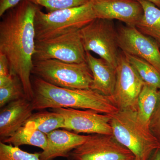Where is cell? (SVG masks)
<instances>
[{
  "label": "cell",
  "mask_w": 160,
  "mask_h": 160,
  "mask_svg": "<svg viewBox=\"0 0 160 160\" xmlns=\"http://www.w3.org/2000/svg\"><path fill=\"white\" fill-rule=\"evenodd\" d=\"M142 8V18L136 27L143 34L154 39L160 47V9L146 0H137Z\"/></svg>",
  "instance_id": "cell-16"
},
{
  "label": "cell",
  "mask_w": 160,
  "mask_h": 160,
  "mask_svg": "<svg viewBox=\"0 0 160 160\" xmlns=\"http://www.w3.org/2000/svg\"><path fill=\"white\" fill-rule=\"evenodd\" d=\"M124 53L145 84L154 86L159 89L160 73L157 69L147 61L141 58Z\"/></svg>",
  "instance_id": "cell-20"
},
{
  "label": "cell",
  "mask_w": 160,
  "mask_h": 160,
  "mask_svg": "<svg viewBox=\"0 0 160 160\" xmlns=\"http://www.w3.org/2000/svg\"><path fill=\"white\" fill-rule=\"evenodd\" d=\"M97 18L117 20L127 26H135L143 11L137 0H91Z\"/></svg>",
  "instance_id": "cell-12"
},
{
  "label": "cell",
  "mask_w": 160,
  "mask_h": 160,
  "mask_svg": "<svg viewBox=\"0 0 160 160\" xmlns=\"http://www.w3.org/2000/svg\"><path fill=\"white\" fill-rule=\"evenodd\" d=\"M159 89L145 84L138 98L137 114L139 119L149 126L150 119L155 109L158 98Z\"/></svg>",
  "instance_id": "cell-18"
},
{
  "label": "cell",
  "mask_w": 160,
  "mask_h": 160,
  "mask_svg": "<svg viewBox=\"0 0 160 160\" xmlns=\"http://www.w3.org/2000/svg\"><path fill=\"white\" fill-rule=\"evenodd\" d=\"M41 7L23 0L8 10L0 22V53L9 62L10 72L22 84L26 97L32 101L33 90L31 74L35 50L34 18Z\"/></svg>",
  "instance_id": "cell-1"
},
{
  "label": "cell",
  "mask_w": 160,
  "mask_h": 160,
  "mask_svg": "<svg viewBox=\"0 0 160 160\" xmlns=\"http://www.w3.org/2000/svg\"><path fill=\"white\" fill-rule=\"evenodd\" d=\"M134 160H136V159L135 158V159Z\"/></svg>",
  "instance_id": "cell-29"
},
{
  "label": "cell",
  "mask_w": 160,
  "mask_h": 160,
  "mask_svg": "<svg viewBox=\"0 0 160 160\" xmlns=\"http://www.w3.org/2000/svg\"><path fill=\"white\" fill-rule=\"evenodd\" d=\"M116 81L111 101L119 110L137 111L138 98L145 83L127 59L120 52L116 68Z\"/></svg>",
  "instance_id": "cell-8"
},
{
  "label": "cell",
  "mask_w": 160,
  "mask_h": 160,
  "mask_svg": "<svg viewBox=\"0 0 160 160\" xmlns=\"http://www.w3.org/2000/svg\"><path fill=\"white\" fill-rule=\"evenodd\" d=\"M117 31L119 47L122 51L147 61L160 73V47L154 40L143 34L135 26H122Z\"/></svg>",
  "instance_id": "cell-11"
},
{
  "label": "cell",
  "mask_w": 160,
  "mask_h": 160,
  "mask_svg": "<svg viewBox=\"0 0 160 160\" xmlns=\"http://www.w3.org/2000/svg\"><path fill=\"white\" fill-rule=\"evenodd\" d=\"M96 18L91 2L47 13L40 9L34 18L36 41L49 39L79 31Z\"/></svg>",
  "instance_id": "cell-4"
},
{
  "label": "cell",
  "mask_w": 160,
  "mask_h": 160,
  "mask_svg": "<svg viewBox=\"0 0 160 160\" xmlns=\"http://www.w3.org/2000/svg\"><path fill=\"white\" fill-rule=\"evenodd\" d=\"M146 1H148V2L152 3L154 4L155 6L160 9V0H146Z\"/></svg>",
  "instance_id": "cell-28"
},
{
  "label": "cell",
  "mask_w": 160,
  "mask_h": 160,
  "mask_svg": "<svg viewBox=\"0 0 160 160\" xmlns=\"http://www.w3.org/2000/svg\"><path fill=\"white\" fill-rule=\"evenodd\" d=\"M11 73L9 62L5 55L0 53V77L6 76Z\"/></svg>",
  "instance_id": "cell-26"
},
{
  "label": "cell",
  "mask_w": 160,
  "mask_h": 160,
  "mask_svg": "<svg viewBox=\"0 0 160 160\" xmlns=\"http://www.w3.org/2000/svg\"><path fill=\"white\" fill-rule=\"evenodd\" d=\"M72 160H134L129 149L118 142L112 135L90 134L85 142L70 153Z\"/></svg>",
  "instance_id": "cell-9"
},
{
  "label": "cell",
  "mask_w": 160,
  "mask_h": 160,
  "mask_svg": "<svg viewBox=\"0 0 160 160\" xmlns=\"http://www.w3.org/2000/svg\"><path fill=\"white\" fill-rule=\"evenodd\" d=\"M86 52H94L116 68L120 52L118 31L111 20L96 18L80 30Z\"/></svg>",
  "instance_id": "cell-6"
},
{
  "label": "cell",
  "mask_w": 160,
  "mask_h": 160,
  "mask_svg": "<svg viewBox=\"0 0 160 160\" xmlns=\"http://www.w3.org/2000/svg\"><path fill=\"white\" fill-rule=\"evenodd\" d=\"M26 122L31 123L36 129L46 135L59 128L65 129V127L62 115L52 110L32 113Z\"/></svg>",
  "instance_id": "cell-19"
},
{
  "label": "cell",
  "mask_w": 160,
  "mask_h": 160,
  "mask_svg": "<svg viewBox=\"0 0 160 160\" xmlns=\"http://www.w3.org/2000/svg\"><path fill=\"white\" fill-rule=\"evenodd\" d=\"M111 115L112 135L129 149L137 160H147L160 143L150 130L139 119L137 112L118 110Z\"/></svg>",
  "instance_id": "cell-3"
},
{
  "label": "cell",
  "mask_w": 160,
  "mask_h": 160,
  "mask_svg": "<svg viewBox=\"0 0 160 160\" xmlns=\"http://www.w3.org/2000/svg\"><path fill=\"white\" fill-rule=\"evenodd\" d=\"M32 74L62 88L90 89L92 75L87 62H65L49 59L34 61Z\"/></svg>",
  "instance_id": "cell-5"
},
{
  "label": "cell",
  "mask_w": 160,
  "mask_h": 160,
  "mask_svg": "<svg viewBox=\"0 0 160 160\" xmlns=\"http://www.w3.org/2000/svg\"><path fill=\"white\" fill-rule=\"evenodd\" d=\"M149 127L160 143V89H159L157 104L150 119Z\"/></svg>",
  "instance_id": "cell-24"
},
{
  "label": "cell",
  "mask_w": 160,
  "mask_h": 160,
  "mask_svg": "<svg viewBox=\"0 0 160 160\" xmlns=\"http://www.w3.org/2000/svg\"><path fill=\"white\" fill-rule=\"evenodd\" d=\"M26 98L22 82L16 75L8 85L0 87V107L13 101Z\"/></svg>",
  "instance_id": "cell-21"
},
{
  "label": "cell",
  "mask_w": 160,
  "mask_h": 160,
  "mask_svg": "<svg viewBox=\"0 0 160 160\" xmlns=\"http://www.w3.org/2000/svg\"><path fill=\"white\" fill-rule=\"evenodd\" d=\"M2 142L15 147L29 145L44 150L47 146V135L36 129L31 123L26 122L14 134Z\"/></svg>",
  "instance_id": "cell-17"
},
{
  "label": "cell",
  "mask_w": 160,
  "mask_h": 160,
  "mask_svg": "<svg viewBox=\"0 0 160 160\" xmlns=\"http://www.w3.org/2000/svg\"><path fill=\"white\" fill-rule=\"evenodd\" d=\"M40 153H29L19 147L0 142V160H41ZM68 160H72L69 158Z\"/></svg>",
  "instance_id": "cell-22"
},
{
  "label": "cell",
  "mask_w": 160,
  "mask_h": 160,
  "mask_svg": "<svg viewBox=\"0 0 160 160\" xmlns=\"http://www.w3.org/2000/svg\"><path fill=\"white\" fill-rule=\"evenodd\" d=\"M32 83L34 110L71 108L90 109L107 114H113L118 110L109 97L91 89L62 88L37 77Z\"/></svg>",
  "instance_id": "cell-2"
},
{
  "label": "cell",
  "mask_w": 160,
  "mask_h": 160,
  "mask_svg": "<svg viewBox=\"0 0 160 160\" xmlns=\"http://www.w3.org/2000/svg\"><path fill=\"white\" fill-rule=\"evenodd\" d=\"M52 110L62 115L66 130L77 133L112 135L110 114L90 109L59 108Z\"/></svg>",
  "instance_id": "cell-10"
},
{
  "label": "cell",
  "mask_w": 160,
  "mask_h": 160,
  "mask_svg": "<svg viewBox=\"0 0 160 160\" xmlns=\"http://www.w3.org/2000/svg\"><path fill=\"white\" fill-rule=\"evenodd\" d=\"M80 30L49 39L36 41L33 62L53 59L68 63L86 62V52Z\"/></svg>",
  "instance_id": "cell-7"
},
{
  "label": "cell",
  "mask_w": 160,
  "mask_h": 160,
  "mask_svg": "<svg viewBox=\"0 0 160 160\" xmlns=\"http://www.w3.org/2000/svg\"><path fill=\"white\" fill-rule=\"evenodd\" d=\"M147 160H160V148L155 149Z\"/></svg>",
  "instance_id": "cell-27"
},
{
  "label": "cell",
  "mask_w": 160,
  "mask_h": 160,
  "mask_svg": "<svg viewBox=\"0 0 160 160\" xmlns=\"http://www.w3.org/2000/svg\"><path fill=\"white\" fill-rule=\"evenodd\" d=\"M40 7L46 8L49 12L74 8L83 6L91 0H29Z\"/></svg>",
  "instance_id": "cell-23"
},
{
  "label": "cell",
  "mask_w": 160,
  "mask_h": 160,
  "mask_svg": "<svg viewBox=\"0 0 160 160\" xmlns=\"http://www.w3.org/2000/svg\"><path fill=\"white\" fill-rule=\"evenodd\" d=\"M90 136L79 134L66 129L55 130L47 135V146L40 152V159L53 160L57 158H69L71 152L85 142Z\"/></svg>",
  "instance_id": "cell-14"
},
{
  "label": "cell",
  "mask_w": 160,
  "mask_h": 160,
  "mask_svg": "<svg viewBox=\"0 0 160 160\" xmlns=\"http://www.w3.org/2000/svg\"><path fill=\"white\" fill-rule=\"evenodd\" d=\"M86 62L92 75L90 89L106 96L111 97L116 81V69L105 60L94 57L86 52Z\"/></svg>",
  "instance_id": "cell-15"
},
{
  "label": "cell",
  "mask_w": 160,
  "mask_h": 160,
  "mask_svg": "<svg viewBox=\"0 0 160 160\" xmlns=\"http://www.w3.org/2000/svg\"><path fill=\"white\" fill-rule=\"evenodd\" d=\"M33 110L32 101L26 98L12 102L2 108L0 112L1 141L10 137L24 126Z\"/></svg>",
  "instance_id": "cell-13"
},
{
  "label": "cell",
  "mask_w": 160,
  "mask_h": 160,
  "mask_svg": "<svg viewBox=\"0 0 160 160\" xmlns=\"http://www.w3.org/2000/svg\"><path fill=\"white\" fill-rule=\"evenodd\" d=\"M23 0H0V16L2 17L9 9L18 5Z\"/></svg>",
  "instance_id": "cell-25"
}]
</instances>
